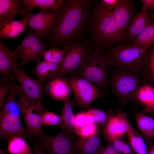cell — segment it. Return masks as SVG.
<instances>
[{
    "label": "cell",
    "instance_id": "42",
    "mask_svg": "<svg viewBox=\"0 0 154 154\" xmlns=\"http://www.w3.org/2000/svg\"><path fill=\"white\" fill-rule=\"evenodd\" d=\"M154 110V98L149 103L145 105L142 112L143 113H150Z\"/></svg>",
    "mask_w": 154,
    "mask_h": 154
},
{
    "label": "cell",
    "instance_id": "44",
    "mask_svg": "<svg viewBox=\"0 0 154 154\" xmlns=\"http://www.w3.org/2000/svg\"><path fill=\"white\" fill-rule=\"evenodd\" d=\"M148 154H154V146L151 147L148 152Z\"/></svg>",
    "mask_w": 154,
    "mask_h": 154
},
{
    "label": "cell",
    "instance_id": "29",
    "mask_svg": "<svg viewBox=\"0 0 154 154\" xmlns=\"http://www.w3.org/2000/svg\"><path fill=\"white\" fill-rule=\"evenodd\" d=\"M67 50L66 46L62 49L56 47H52L46 50L42 57L44 60L60 64L63 60Z\"/></svg>",
    "mask_w": 154,
    "mask_h": 154
},
{
    "label": "cell",
    "instance_id": "36",
    "mask_svg": "<svg viewBox=\"0 0 154 154\" xmlns=\"http://www.w3.org/2000/svg\"><path fill=\"white\" fill-rule=\"evenodd\" d=\"M86 124V115L85 112H80L75 115V127L76 134Z\"/></svg>",
    "mask_w": 154,
    "mask_h": 154
},
{
    "label": "cell",
    "instance_id": "23",
    "mask_svg": "<svg viewBox=\"0 0 154 154\" xmlns=\"http://www.w3.org/2000/svg\"><path fill=\"white\" fill-rule=\"evenodd\" d=\"M105 134L110 140L117 137L120 138L126 133L125 124L121 117L116 114L112 116L105 124Z\"/></svg>",
    "mask_w": 154,
    "mask_h": 154
},
{
    "label": "cell",
    "instance_id": "12",
    "mask_svg": "<svg viewBox=\"0 0 154 154\" xmlns=\"http://www.w3.org/2000/svg\"><path fill=\"white\" fill-rule=\"evenodd\" d=\"M64 78L73 90L77 103L82 108L88 107L94 100L102 97L103 95L99 92L96 86L86 79L77 76Z\"/></svg>",
    "mask_w": 154,
    "mask_h": 154
},
{
    "label": "cell",
    "instance_id": "18",
    "mask_svg": "<svg viewBox=\"0 0 154 154\" xmlns=\"http://www.w3.org/2000/svg\"><path fill=\"white\" fill-rule=\"evenodd\" d=\"M28 19L26 18L19 20L10 19L0 22V37L5 40L19 36L27 31Z\"/></svg>",
    "mask_w": 154,
    "mask_h": 154
},
{
    "label": "cell",
    "instance_id": "7",
    "mask_svg": "<svg viewBox=\"0 0 154 154\" xmlns=\"http://www.w3.org/2000/svg\"><path fill=\"white\" fill-rule=\"evenodd\" d=\"M28 32L17 48L13 51L18 59L21 60L22 67L29 62L41 61V58L49 45L44 43L30 27Z\"/></svg>",
    "mask_w": 154,
    "mask_h": 154
},
{
    "label": "cell",
    "instance_id": "2",
    "mask_svg": "<svg viewBox=\"0 0 154 154\" xmlns=\"http://www.w3.org/2000/svg\"><path fill=\"white\" fill-rule=\"evenodd\" d=\"M111 65L107 52L97 47L87 54L79 67L70 73L71 77H79L94 82L98 88L105 89L108 84L107 71Z\"/></svg>",
    "mask_w": 154,
    "mask_h": 154
},
{
    "label": "cell",
    "instance_id": "15",
    "mask_svg": "<svg viewBox=\"0 0 154 154\" xmlns=\"http://www.w3.org/2000/svg\"><path fill=\"white\" fill-rule=\"evenodd\" d=\"M154 18L150 16L147 10L143 5L140 12L132 16L130 25L125 33L127 40L133 41L147 27L153 23Z\"/></svg>",
    "mask_w": 154,
    "mask_h": 154
},
{
    "label": "cell",
    "instance_id": "1",
    "mask_svg": "<svg viewBox=\"0 0 154 154\" xmlns=\"http://www.w3.org/2000/svg\"><path fill=\"white\" fill-rule=\"evenodd\" d=\"M89 3L88 0L66 1L56 25L48 35V43L60 45L79 37L84 29Z\"/></svg>",
    "mask_w": 154,
    "mask_h": 154
},
{
    "label": "cell",
    "instance_id": "31",
    "mask_svg": "<svg viewBox=\"0 0 154 154\" xmlns=\"http://www.w3.org/2000/svg\"><path fill=\"white\" fill-rule=\"evenodd\" d=\"M135 98L146 105L154 98V87L148 84H142L138 89Z\"/></svg>",
    "mask_w": 154,
    "mask_h": 154
},
{
    "label": "cell",
    "instance_id": "41",
    "mask_svg": "<svg viewBox=\"0 0 154 154\" xmlns=\"http://www.w3.org/2000/svg\"><path fill=\"white\" fill-rule=\"evenodd\" d=\"M143 5L147 9L152 11L154 9V0H141Z\"/></svg>",
    "mask_w": 154,
    "mask_h": 154
},
{
    "label": "cell",
    "instance_id": "27",
    "mask_svg": "<svg viewBox=\"0 0 154 154\" xmlns=\"http://www.w3.org/2000/svg\"><path fill=\"white\" fill-rule=\"evenodd\" d=\"M24 138L15 136L8 140L7 151L10 154H32V150Z\"/></svg>",
    "mask_w": 154,
    "mask_h": 154
},
{
    "label": "cell",
    "instance_id": "25",
    "mask_svg": "<svg viewBox=\"0 0 154 154\" xmlns=\"http://www.w3.org/2000/svg\"><path fill=\"white\" fill-rule=\"evenodd\" d=\"M137 126L140 132L147 139H154V118L141 112L135 116Z\"/></svg>",
    "mask_w": 154,
    "mask_h": 154
},
{
    "label": "cell",
    "instance_id": "14",
    "mask_svg": "<svg viewBox=\"0 0 154 154\" xmlns=\"http://www.w3.org/2000/svg\"><path fill=\"white\" fill-rule=\"evenodd\" d=\"M16 55L0 42V74L3 84L10 83L13 76L11 72L16 67L20 66Z\"/></svg>",
    "mask_w": 154,
    "mask_h": 154
},
{
    "label": "cell",
    "instance_id": "38",
    "mask_svg": "<svg viewBox=\"0 0 154 154\" xmlns=\"http://www.w3.org/2000/svg\"><path fill=\"white\" fill-rule=\"evenodd\" d=\"M119 1V0H102L99 4L104 10L111 11V10L115 8Z\"/></svg>",
    "mask_w": 154,
    "mask_h": 154
},
{
    "label": "cell",
    "instance_id": "43",
    "mask_svg": "<svg viewBox=\"0 0 154 154\" xmlns=\"http://www.w3.org/2000/svg\"><path fill=\"white\" fill-rule=\"evenodd\" d=\"M86 115L87 124L95 123L94 117L88 110L85 112Z\"/></svg>",
    "mask_w": 154,
    "mask_h": 154
},
{
    "label": "cell",
    "instance_id": "34",
    "mask_svg": "<svg viewBox=\"0 0 154 154\" xmlns=\"http://www.w3.org/2000/svg\"><path fill=\"white\" fill-rule=\"evenodd\" d=\"M121 153L133 154L132 148L129 144L121 139L120 138H114L110 141Z\"/></svg>",
    "mask_w": 154,
    "mask_h": 154
},
{
    "label": "cell",
    "instance_id": "32",
    "mask_svg": "<svg viewBox=\"0 0 154 154\" xmlns=\"http://www.w3.org/2000/svg\"><path fill=\"white\" fill-rule=\"evenodd\" d=\"M88 111L94 117L95 123L101 125L106 124L112 116L109 113L102 110L96 109H90Z\"/></svg>",
    "mask_w": 154,
    "mask_h": 154
},
{
    "label": "cell",
    "instance_id": "30",
    "mask_svg": "<svg viewBox=\"0 0 154 154\" xmlns=\"http://www.w3.org/2000/svg\"><path fill=\"white\" fill-rule=\"evenodd\" d=\"M141 72L144 74L145 80L154 84V45L147 53Z\"/></svg>",
    "mask_w": 154,
    "mask_h": 154
},
{
    "label": "cell",
    "instance_id": "17",
    "mask_svg": "<svg viewBox=\"0 0 154 154\" xmlns=\"http://www.w3.org/2000/svg\"><path fill=\"white\" fill-rule=\"evenodd\" d=\"M116 114L124 121L126 128V133L129 144L137 154H148L145 143L141 135L133 127L127 119L125 113L120 110Z\"/></svg>",
    "mask_w": 154,
    "mask_h": 154
},
{
    "label": "cell",
    "instance_id": "37",
    "mask_svg": "<svg viewBox=\"0 0 154 154\" xmlns=\"http://www.w3.org/2000/svg\"><path fill=\"white\" fill-rule=\"evenodd\" d=\"M11 83L3 84L0 86V108L4 107L6 102L5 99L8 92L9 90Z\"/></svg>",
    "mask_w": 154,
    "mask_h": 154
},
{
    "label": "cell",
    "instance_id": "19",
    "mask_svg": "<svg viewBox=\"0 0 154 154\" xmlns=\"http://www.w3.org/2000/svg\"><path fill=\"white\" fill-rule=\"evenodd\" d=\"M19 0H0V22L13 19L16 15L26 18L31 13L21 7Z\"/></svg>",
    "mask_w": 154,
    "mask_h": 154
},
{
    "label": "cell",
    "instance_id": "24",
    "mask_svg": "<svg viewBox=\"0 0 154 154\" xmlns=\"http://www.w3.org/2000/svg\"><path fill=\"white\" fill-rule=\"evenodd\" d=\"M70 96L62 101L64 106L59 127L62 129L70 131L75 134V116L73 113L72 104L70 101Z\"/></svg>",
    "mask_w": 154,
    "mask_h": 154
},
{
    "label": "cell",
    "instance_id": "28",
    "mask_svg": "<svg viewBox=\"0 0 154 154\" xmlns=\"http://www.w3.org/2000/svg\"><path fill=\"white\" fill-rule=\"evenodd\" d=\"M132 45L148 50L154 45V22L147 27L133 41Z\"/></svg>",
    "mask_w": 154,
    "mask_h": 154
},
{
    "label": "cell",
    "instance_id": "13",
    "mask_svg": "<svg viewBox=\"0 0 154 154\" xmlns=\"http://www.w3.org/2000/svg\"><path fill=\"white\" fill-rule=\"evenodd\" d=\"M61 9L57 11L41 9L38 13H31L26 17L29 27L34 30L41 40L46 39L54 30L58 23Z\"/></svg>",
    "mask_w": 154,
    "mask_h": 154
},
{
    "label": "cell",
    "instance_id": "39",
    "mask_svg": "<svg viewBox=\"0 0 154 154\" xmlns=\"http://www.w3.org/2000/svg\"><path fill=\"white\" fill-rule=\"evenodd\" d=\"M98 154H121L112 143L105 147L102 146Z\"/></svg>",
    "mask_w": 154,
    "mask_h": 154
},
{
    "label": "cell",
    "instance_id": "11",
    "mask_svg": "<svg viewBox=\"0 0 154 154\" xmlns=\"http://www.w3.org/2000/svg\"><path fill=\"white\" fill-rule=\"evenodd\" d=\"M67 49L65 56L57 69L50 76L48 80L63 78L78 68L89 52L88 47L81 44L65 45Z\"/></svg>",
    "mask_w": 154,
    "mask_h": 154
},
{
    "label": "cell",
    "instance_id": "16",
    "mask_svg": "<svg viewBox=\"0 0 154 154\" xmlns=\"http://www.w3.org/2000/svg\"><path fill=\"white\" fill-rule=\"evenodd\" d=\"M134 11L132 1L119 0L116 6L110 11L118 27L124 33L130 25Z\"/></svg>",
    "mask_w": 154,
    "mask_h": 154
},
{
    "label": "cell",
    "instance_id": "4",
    "mask_svg": "<svg viewBox=\"0 0 154 154\" xmlns=\"http://www.w3.org/2000/svg\"><path fill=\"white\" fill-rule=\"evenodd\" d=\"M148 50L132 44H121L108 48L111 65L120 70L139 73L145 64Z\"/></svg>",
    "mask_w": 154,
    "mask_h": 154
},
{
    "label": "cell",
    "instance_id": "20",
    "mask_svg": "<svg viewBox=\"0 0 154 154\" xmlns=\"http://www.w3.org/2000/svg\"><path fill=\"white\" fill-rule=\"evenodd\" d=\"M102 147L100 138L97 135L80 138L74 142L75 154H98Z\"/></svg>",
    "mask_w": 154,
    "mask_h": 154
},
{
    "label": "cell",
    "instance_id": "45",
    "mask_svg": "<svg viewBox=\"0 0 154 154\" xmlns=\"http://www.w3.org/2000/svg\"><path fill=\"white\" fill-rule=\"evenodd\" d=\"M7 150L5 149H0V154H5Z\"/></svg>",
    "mask_w": 154,
    "mask_h": 154
},
{
    "label": "cell",
    "instance_id": "5",
    "mask_svg": "<svg viewBox=\"0 0 154 154\" xmlns=\"http://www.w3.org/2000/svg\"><path fill=\"white\" fill-rule=\"evenodd\" d=\"M139 74L119 70L111 72L109 82L112 92L121 101L125 102L135 98L141 85Z\"/></svg>",
    "mask_w": 154,
    "mask_h": 154
},
{
    "label": "cell",
    "instance_id": "22",
    "mask_svg": "<svg viewBox=\"0 0 154 154\" xmlns=\"http://www.w3.org/2000/svg\"><path fill=\"white\" fill-rule=\"evenodd\" d=\"M66 1L64 0H23L20 1L21 5L25 6L24 9L31 13L35 8H40L57 11L62 7Z\"/></svg>",
    "mask_w": 154,
    "mask_h": 154
},
{
    "label": "cell",
    "instance_id": "6",
    "mask_svg": "<svg viewBox=\"0 0 154 154\" xmlns=\"http://www.w3.org/2000/svg\"><path fill=\"white\" fill-rule=\"evenodd\" d=\"M19 93L18 106L24 118L28 139L33 141L34 139L44 134L41 129L42 116L45 110L44 107L30 102Z\"/></svg>",
    "mask_w": 154,
    "mask_h": 154
},
{
    "label": "cell",
    "instance_id": "40",
    "mask_svg": "<svg viewBox=\"0 0 154 154\" xmlns=\"http://www.w3.org/2000/svg\"><path fill=\"white\" fill-rule=\"evenodd\" d=\"M34 147L32 154H48L37 143L34 142Z\"/></svg>",
    "mask_w": 154,
    "mask_h": 154
},
{
    "label": "cell",
    "instance_id": "3",
    "mask_svg": "<svg viewBox=\"0 0 154 154\" xmlns=\"http://www.w3.org/2000/svg\"><path fill=\"white\" fill-rule=\"evenodd\" d=\"M94 17L93 35L98 47L110 48L117 43L125 44L127 43L125 33L118 27L110 11L104 10L98 4Z\"/></svg>",
    "mask_w": 154,
    "mask_h": 154
},
{
    "label": "cell",
    "instance_id": "21",
    "mask_svg": "<svg viewBox=\"0 0 154 154\" xmlns=\"http://www.w3.org/2000/svg\"><path fill=\"white\" fill-rule=\"evenodd\" d=\"M71 88L64 78H58L49 80L48 90L54 98L62 101L70 96Z\"/></svg>",
    "mask_w": 154,
    "mask_h": 154
},
{
    "label": "cell",
    "instance_id": "33",
    "mask_svg": "<svg viewBox=\"0 0 154 154\" xmlns=\"http://www.w3.org/2000/svg\"><path fill=\"white\" fill-rule=\"evenodd\" d=\"M60 117L52 112L45 111L42 116V125L54 126L59 123Z\"/></svg>",
    "mask_w": 154,
    "mask_h": 154
},
{
    "label": "cell",
    "instance_id": "46",
    "mask_svg": "<svg viewBox=\"0 0 154 154\" xmlns=\"http://www.w3.org/2000/svg\"><path fill=\"white\" fill-rule=\"evenodd\" d=\"M151 17L153 18H154V14H153L151 16Z\"/></svg>",
    "mask_w": 154,
    "mask_h": 154
},
{
    "label": "cell",
    "instance_id": "35",
    "mask_svg": "<svg viewBox=\"0 0 154 154\" xmlns=\"http://www.w3.org/2000/svg\"><path fill=\"white\" fill-rule=\"evenodd\" d=\"M98 127L95 123L86 124L77 133L80 138H88L96 135Z\"/></svg>",
    "mask_w": 154,
    "mask_h": 154
},
{
    "label": "cell",
    "instance_id": "47",
    "mask_svg": "<svg viewBox=\"0 0 154 154\" xmlns=\"http://www.w3.org/2000/svg\"></svg>",
    "mask_w": 154,
    "mask_h": 154
},
{
    "label": "cell",
    "instance_id": "8",
    "mask_svg": "<svg viewBox=\"0 0 154 154\" xmlns=\"http://www.w3.org/2000/svg\"><path fill=\"white\" fill-rule=\"evenodd\" d=\"M15 102L5 103L0 112V137L1 139L9 140L15 136L25 139L28 136L21 122Z\"/></svg>",
    "mask_w": 154,
    "mask_h": 154
},
{
    "label": "cell",
    "instance_id": "9",
    "mask_svg": "<svg viewBox=\"0 0 154 154\" xmlns=\"http://www.w3.org/2000/svg\"><path fill=\"white\" fill-rule=\"evenodd\" d=\"M11 73L19 83V93L30 102L44 107L42 102L44 90L43 82L29 76L20 66L14 68Z\"/></svg>",
    "mask_w": 154,
    "mask_h": 154
},
{
    "label": "cell",
    "instance_id": "26",
    "mask_svg": "<svg viewBox=\"0 0 154 154\" xmlns=\"http://www.w3.org/2000/svg\"><path fill=\"white\" fill-rule=\"evenodd\" d=\"M59 65L44 60L37 63L34 68V72L37 79L43 82L48 80L50 76L57 69Z\"/></svg>",
    "mask_w": 154,
    "mask_h": 154
},
{
    "label": "cell",
    "instance_id": "10",
    "mask_svg": "<svg viewBox=\"0 0 154 154\" xmlns=\"http://www.w3.org/2000/svg\"><path fill=\"white\" fill-rule=\"evenodd\" d=\"M74 133L62 130L53 135L44 134L36 138L48 154H75Z\"/></svg>",
    "mask_w": 154,
    "mask_h": 154
}]
</instances>
